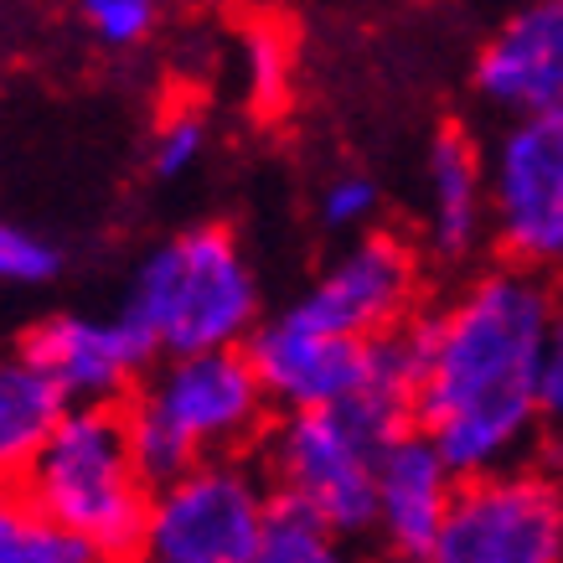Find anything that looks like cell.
Instances as JSON below:
<instances>
[{
	"instance_id": "1",
	"label": "cell",
	"mask_w": 563,
	"mask_h": 563,
	"mask_svg": "<svg viewBox=\"0 0 563 563\" xmlns=\"http://www.w3.org/2000/svg\"><path fill=\"white\" fill-rule=\"evenodd\" d=\"M559 295V279L501 258L413 316L424 342L413 424L461 476L538 461L548 450L543 346Z\"/></svg>"
},
{
	"instance_id": "11",
	"label": "cell",
	"mask_w": 563,
	"mask_h": 563,
	"mask_svg": "<svg viewBox=\"0 0 563 563\" xmlns=\"http://www.w3.org/2000/svg\"><path fill=\"white\" fill-rule=\"evenodd\" d=\"M21 352L68 393L73 404H124L151 373L155 346L130 316H47L21 336Z\"/></svg>"
},
{
	"instance_id": "13",
	"label": "cell",
	"mask_w": 563,
	"mask_h": 563,
	"mask_svg": "<svg viewBox=\"0 0 563 563\" xmlns=\"http://www.w3.org/2000/svg\"><path fill=\"white\" fill-rule=\"evenodd\" d=\"M461 471L450 465L440 444L413 424L393 434L377 455V543L398 559H429L440 548V532L450 522Z\"/></svg>"
},
{
	"instance_id": "16",
	"label": "cell",
	"mask_w": 563,
	"mask_h": 563,
	"mask_svg": "<svg viewBox=\"0 0 563 563\" xmlns=\"http://www.w3.org/2000/svg\"><path fill=\"white\" fill-rule=\"evenodd\" d=\"M346 538L310 501L290 492H269V512L258 532V563H331Z\"/></svg>"
},
{
	"instance_id": "19",
	"label": "cell",
	"mask_w": 563,
	"mask_h": 563,
	"mask_svg": "<svg viewBox=\"0 0 563 563\" xmlns=\"http://www.w3.org/2000/svg\"><path fill=\"white\" fill-rule=\"evenodd\" d=\"M377 212H383V191H377L373 176L362 172H342L331 176L321 187V197H316V218H321L325 233H342V239H357V233H367L377 222Z\"/></svg>"
},
{
	"instance_id": "23",
	"label": "cell",
	"mask_w": 563,
	"mask_h": 563,
	"mask_svg": "<svg viewBox=\"0 0 563 563\" xmlns=\"http://www.w3.org/2000/svg\"><path fill=\"white\" fill-rule=\"evenodd\" d=\"M543 429H548V444L563 440V295L543 346Z\"/></svg>"
},
{
	"instance_id": "21",
	"label": "cell",
	"mask_w": 563,
	"mask_h": 563,
	"mask_svg": "<svg viewBox=\"0 0 563 563\" xmlns=\"http://www.w3.org/2000/svg\"><path fill=\"white\" fill-rule=\"evenodd\" d=\"M78 21L84 32L109 52L140 47L161 21V0H78Z\"/></svg>"
},
{
	"instance_id": "20",
	"label": "cell",
	"mask_w": 563,
	"mask_h": 563,
	"mask_svg": "<svg viewBox=\"0 0 563 563\" xmlns=\"http://www.w3.org/2000/svg\"><path fill=\"white\" fill-rule=\"evenodd\" d=\"M243 52V78H249V103L274 114L285 93H290V52L274 36V26H249L239 42Z\"/></svg>"
},
{
	"instance_id": "22",
	"label": "cell",
	"mask_w": 563,
	"mask_h": 563,
	"mask_svg": "<svg viewBox=\"0 0 563 563\" xmlns=\"http://www.w3.org/2000/svg\"><path fill=\"white\" fill-rule=\"evenodd\" d=\"M202 155H207V120L197 109H176L172 120L155 130L145 161H151L155 181H181V176H191L202 166Z\"/></svg>"
},
{
	"instance_id": "15",
	"label": "cell",
	"mask_w": 563,
	"mask_h": 563,
	"mask_svg": "<svg viewBox=\"0 0 563 563\" xmlns=\"http://www.w3.org/2000/svg\"><path fill=\"white\" fill-rule=\"evenodd\" d=\"M73 398L36 367L26 352L0 367V465L16 471L47 444V434L68 419Z\"/></svg>"
},
{
	"instance_id": "2",
	"label": "cell",
	"mask_w": 563,
	"mask_h": 563,
	"mask_svg": "<svg viewBox=\"0 0 563 563\" xmlns=\"http://www.w3.org/2000/svg\"><path fill=\"white\" fill-rule=\"evenodd\" d=\"M120 409L140 471L161 486L212 455H239L243 444H258L264 409L274 404L249 346H207L155 357Z\"/></svg>"
},
{
	"instance_id": "5",
	"label": "cell",
	"mask_w": 563,
	"mask_h": 563,
	"mask_svg": "<svg viewBox=\"0 0 563 563\" xmlns=\"http://www.w3.org/2000/svg\"><path fill=\"white\" fill-rule=\"evenodd\" d=\"M388 434H377L352 404L285 409L258 434V461L274 492L310 501L346 543L377 532V455Z\"/></svg>"
},
{
	"instance_id": "10",
	"label": "cell",
	"mask_w": 563,
	"mask_h": 563,
	"mask_svg": "<svg viewBox=\"0 0 563 563\" xmlns=\"http://www.w3.org/2000/svg\"><path fill=\"white\" fill-rule=\"evenodd\" d=\"M367 342L373 336H346V331L310 321L306 310L285 306L264 316L243 346L254 357L269 404L285 413V409L346 404L362 388V377H367Z\"/></svg>"
},
{
	"instance_id": "18",
	"label": "cell",
	"mask_w": 563,
	"mask_h": 563,
	"mask_svg": "<svg viewBox=\"0 0 563 563\" xmlns=\"http://www.w3.org/2000/svg\"><path fill=\"white\" fill-rule=\"evenodd\" d=\"M63 269H68V258H63V249H57L47 233L21 228V222H5V228H0V279H5V285L42 290V285H52Z\"/></svg>"
},
{
	"instance_id": "17",
	"label": "cell",
	"mask_w": 563,
	"mask_h": 563,
	"mask_svg": "<svg viewBox=\"0 0 563 563\" xmlns=\"http://www.w3.org/2000/svg\"><path fill=\"white\" fill-rule=\"evenodd\" d=\"M103 553L57 517L36 512L26 501H5L0 507V563H99Z\"/></svg>"
},
{
	"instance_id": "7",
	"label": "cell",
	"mask_w": 563,
	"mask_h": 563,
	"mask_svg": "<svg viewBox=\"0 0 563 563\" xmlns=\"http://www.w3.org/2000/svg\"><path fill=\"white\" fill-rule=\"evenodd\" d=\"M269 481L239 455H212L151 492L140 559L151 563H258Z\"/></svg>"
},
{
	"instance_id": "3",
	"label": "cell",
	"mask_w": 563,
	"mask_h": 563,
	"mask_svg": "<svg viewBox=\"0 0 563 563\" xmlns=\"http://www.w3.org/2000/svg\"><path fill=\"white\" fill-rule=\"evenodd\" d=\"M16 501L57 517L99 548L103 559L140 553L151 517V481L130 450L120 404H73L47 444L11 471Z\"/></svg>"
},
{
	"instance_id": "8",
	"label": "cell",
	"mask_w": 563,
	"mask_h": 563,
	"mask_svg": "<svg viewBox=\"0 0 563 563\" xmlns=\"http://www.w3.org/2000/svg\"><path fill=\"white\" fill-rule=\"evenodd\" d=\"M434 563H563V476L553 461L465 476Z\"/></svg>"
},
{
	"instance_id": "9",
	"label": "cell",
	"mask_w": 563,
	"mask_h": 563,
	"mask_svg": "<svg viewBox=\"0 0 563 563\" xmlns=\"http://www.w3.org/2000/svg\"><path fill=\"white\" fill-rule=\"evenodd\" d=\"M419 290H424V264L398 233H357L346 249L325 264L290 306L306 310L310 321L346 331V336H383L393 325L419 316Z\"/></svg>"
},
{
	"instance_id": "6",
	"label": "cell",
	"mask_w": 563,
	"mask_h": 563,
	"mask_svg": "<svg viewBox=\"0 0 563 563\" xmlns=\"http://www.w3.org/2000/svg\"><path fill=\"white\" fill-rule=\"evenodd\" d=\"M492 249L563 285V103L496 124L486 140Z\"/></svg>"
},
{
	"instance_id": "14",
	"label": "cell",
	"mask_w": 563,
	"mask_h": 563,
	"mask_svg": "<svg viewBox=\"0 0 563 563\" xmlns=\"http://www.w3.org/2000/svg\"><path fill=\"white\" fill-rule=\"evenodd\" d=\"M492 243L486 145L461 124H444L424 151V254L461 269Z\"/></svg>"
},
{
	"instance_id": "12",
	"label": "cell",
	"mask_w": 563,
	"mask_h": 563,
	"mask_svg": "<svg viewBox=\"0 0 563 563\" xmlns=\"http://www.w3.org/2000/svg\"><path fill=\"white\" fill-rule=\"evenodd\" d=\"M471 93L496 120L563 103V0H532L481 42Z\"/></svg>"
},
{
	"instance_id": "24",
	"label": "cell",
	"mask_w": 563,
	"mask_h": 563,
	"mask_svg": "<svg viewBox=\"0 0 563 563\" xmlns=\"http://www.w3.org/2000/svg\"><path fill=\"white\" fill-rule=\"evenodd\" d=\"M548 461H553V471L563 476V440H559V444H548Z\"/></svg>"
},
{
	"instance_id": "4",
	"label": "cell",
	"mask_w": 563,
	"mask_h": 563,
	"mask_svg": "<svg viewBox=\"0 0 563 563\" xmlns=\"http://www.w3.org/2000/svg\"><path fill=\"white\" fill-rule=\"evenodd\" d=\"M120 310L145 331L155 357L243 346L264 321L254 264L222 222H191L155 243L130 274Z\"/></svg>"
}]
</instances>
